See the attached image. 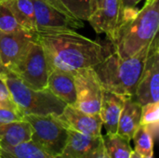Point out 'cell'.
<instances>
[{
  "instance_id": "cell-29",
  "label": "cell",
  "mask_w": 159,
  "mask_h": 158,
  "mask_svg": "<svg viewBox=\"0 0 159 158\" xmlns=\"http://www.w3.org/2000/svg\"><path fill=\"white\" fill-rule=\"evenodd\" d=\"M103 1L104 0H92V2H93V12L102 7Z\"/></svg>"
},
{
  "instance_id": "cell-14",
  "label": "cell",
  "mask_w": 159,
  "mask_h": 158,
  "mask_svg": "<svg viewBox=\"0 0 159 158\" xmlns=\"http://www.w3.org/2000/svg\"><path fill=\"white\" fill-rule=\"evenodd\" d=\"M47 88L65 104L75 105L76 91L73 72L51 68L48 77Z\"/></svg>"
},
{
  "instance_id": "cell-2",
  "label": "cell",
  "mask_w": 159,
  "mask_h": 158,
  "mask_svg": "<svg viewBox=\"0 0 159 158\" xmlns=\"http://www.w3.org/2000/svg\"><path fill=\"white\" fill-rule=\"evenodd\" d=\"M159 0H147L140 9L121 14L114 41L116 52L121 58L130 57L148 46L157 35Z\"/></svg>"
},
{
  "instance_id": "cell-25",
  "label": "cell",
  "mask_w": 159,
  "mask_h": 158,
  "mask_svg": "<svg viewBox=\"0 0 159 158\" xmlns=\"http://www.w3.org/2000/svg\"><path fill=\"white\" fill-rule=\"evenodd\" d=\"M5 75L0 74V107L10 109V110L20 113L17 108V105L15 104V102L11 97L10 91H9L8 87L6 82Z\"/></svg>"
},
{
  "instance_id": "cell-31",
  "label": "cell",
  "mask_w": 159,
  "mask_h": 158,
  "mask_svg": "<svg viewBox=\"0 0 159 158\" xmlns=\"http://www.w3.org/2000/svg\"><path fill=\"white\" fill-rule=\"evenodd\" d=\"M130 158H143V156H141L138 153H136L135 151H132V154H131V156Z\"/></svg>"
},
{
  "instance_id": "cell-1",
  "label": "cell",
  "mask_w": 159,
  "mask_h": 158,
  "mask_svg": "<svg viewBox=\"0 0 159 158\" xmlns=\"http://www.w3.org/2000/svg\"><path fill=\"white\" fill-rule=\"evenodd\" d=\"M48 62L51 68L73 72L93 68L108 54L104 47L73 29L37 33Z\"/></svg>"
},
{
  "instance_id": "cell-21",
  "label": "cell",
  "mask_w": 159,
  "mask_h": 158,
  "mask_svg": "<svg viewBox=\"0 0 159 158\" xmlns=\"http://www.w3.org/2000/svg\"><path fill=\"white\" fill-rule=\"evenodd\" d=\"M132 141L134 142V150L143 158L154 156L155 141L147 129L143 125H140L135 131Z\"/></svg>"
},
{
  "instance_id": "cell-9",
  "label": "cell",
  "mask_w": 159,
  "mask_h": 158,
  "mask_svg": "<svg viewBox=\"0 0 159 158\" xmlns=\"http://www.w3.org/2000/svg\"><path fill=\"white\" fill-rule=\"evenodd\" d=\"M134 99L143 106L159 102V45L157 35L152 40Z\"/></svg>"
},
{
  "instance_id": "cell-32",
  "label": "cell",
  "mask_w": 159,
  "mask_h": 158,
  "mask_svg": "<svg viewBox=\"0 0 159 158\" xmlns=\"http://www.w3.org/2000/svg\"><path fill=\"white\" fill-rule=\"evenodd\" d=\"M145 158H155V157H154V156H148V157H145Z\"/></svg>"
},
{
  "instance_id": "cell-27",
  "label": "cell",
  "mask_w": 159,
  "mask_h": 158,
  "mask_svg": "<svg viewBox=\"0 0 159 158\" xmlns=\"http://www.w3.org/2000/svg\"><path fill=\"white\" fill-rule=\"evenodd\" d=\"M143 0H120L121 4V14L136 9V6ZM120 14V16H121Z\"/></svg>"
},
{
  "instance_id": "cell-20",
  "label": "cell",
  "mask_w": 159,
  "mask_h": 158,
  "mask_svg": "<svg viewBox=\"0 0 159 158\" xmlns=\"http://www.w3.org/2000/svg\"><path fill=\"white\" fill-rule=\"evenodd\" d=\"M102 142L108 158H130L133 149L130 142L122 136L116 134L102 135Z\"/></svg>"
},
{
  "instance_id": "cell-23",
  "label": "cell",
  "mask_w": 159,
  "mask_h": 158,
  "mask_svg": "<svg viewBox=\"0 0 159 158\" xmlns=\"http://www.w3.org/2000/svg\"><path fill=\"white\" fill-rule=\"evenodd\" d=\"M23 29L17 20L15 19L13 13L11 12L9 7L7 6L6 0L0 1V31L3 33H17L21 32Z\"/></svg>"
},
{
  "instance_id": "cell-33",
  "label": "cell",
  "mask_w": 159,
  "mask_h": 158,
  "mask_svg": "<svg viewBox=\"0 0 159 158\" xmlns=\"http://www.w3.org/2000/svg\"><path fill=\"white\" fill-rule=\"evenodd\" d=\"M0 1H1V0H0Z\"/></svg>"
},
{
  "instance_id": "cell-30",
  "label": "cell",
  "mask_w": 159,
  "mask_h": 158,
  "mask_svg": "<svg viewBox=\"0 0 159 158\" xmlns=\"http://www.w3.org/2000/svg\"><path fill=\"white\" fill-rule=\"evenodd\" d=\"M9 71L3 65V63H2V61H1V57H0V74H7V73H8Z\"/></svg>"
},
{
  "instance_id": "cell-13",
  "label": "cell",
  "mask_w": 159,
  "mask_h": 158,
  "mask_svg": "<svg viewBox=\"0 0 159 158\" xmlns=\"http://www.w3.org/2000/svg\"><path fill=\"white\" fill-rule=\"evenodd\" d=\"M68 130L67 142L59 156L61 158H95L102 146V135L93 137Z\"/></svg>"
},
{
  "instance_id": "cell-12",
  "label": "cell",
  "mask_w": 159,
  "mask_h": 158,
  "mask_svg": "<svg viewBox=\"0 0 159 158\" xmlns=\"http://www.w3.org/2000/svg\"><path fill=\"white\" fill-rule=\"evenodd\" d=\"M121 14L120 0H104L88 20L97 34H104L113 42Z\"/></svg>"
},
{
  "instance_id": "cell-4",
  "label": "cell",
  "mask_w": 159,
  "mask_h": 158,
  "mask_svg": "<svg viewBox=\"0 0 159 158\" xmlns=\"http://www.w3.org/2000/svg\"><path fill=\"white\" fill-rule=\"evenodd\" d=\"M5 78L11 97L22 116L28 115H60L67 105L48 88L37 90L29 88L11 72H8Z\"/></svg>"
},
{
  "instance_id": "cell-10",
  "label": "cell",
  "mask_w": 159,
  "mask_h": 158,
  "mask_svg": "<svg viewBox=\"0 0 159 158\" xmlns=\"http://www.w3.org/2000/svg\"><path fill=\"white\" fill-rule=\"evenodd\" d=\"M37 39L36 32L23 30L17 33L0 31V57L3 65L9 71L22 56L28 45Z\"/></svg>"
},
{
  "instance_id": "cell-6",
  "label": "cell",
  "mask_w": 159,
  "mask_h": 158,
  "mask_svg": "<svg viewBox=\"0 0 159 158\" xmlns=\"http://www.w3.org/2000/svg\"><path fill=\"white\" fill-rule=\"evenodd\" d=\"M32 128L31 142L51 155L59 156L67 142L69 130L58 115H24Z\"/></svg>"
},
{
  "instance_id": "cell-17",
  "label": "cell",
  "mask_w": 159,
  "mask_h": 158,
  "mask_svg": "<svg viewBox=\"0 0 159 158\" xmlns=\"http://www.w3.org/2000/svg\"><path fill=\"white\" fill-rule=\"evenodd\" d=\"M32 128L24 119L0 126V150L13 148L31 141Z\"/></svg>"
},
{
  "instance_id": "cell-5",
  "label": "cell",
  "mask_w": 159,
  "mask_h": 158,
  "mask_svg": "<svg viewBox=\"0 0 159 158\" xmlns=\"http://www.w3.org/2000/svg\"><path fill=\"white\" fill-rule=\"evenodd\" d=\"M50 66L38 38L32 41L22 56L9 70L31 88L41 90L48 88Z\"/></svg>"
},
{
  "instance_id": "cell-18",
  "label": "cell",
  "mask_w": 159,
  "mask_h": 158,
  "mask_svg": "<svg viewBox=\"0 0 159 158\" xmlns=\"http://www.w3.org/2000/svg\"><path fill=\"white\" fill-rule=\"evenodd\" d=\"M19 24L25 30L36 32L33 0H6Z\"/></svg>"
},
{
  "instance_id": "cell-19",
  "label": "cell",
  "mask_w": 159,
  "mask_h": 158,
  "mask_svg": "<svg viewBox=\"0 0 159 158\" xmlns=\"http://www.w3.org/2000/svg\"><path fill=\"white\" fill-rule=\"evenodd\" d=\"M0 158H61L34 144L33 142H23L13 148L0 150Z\"/></svg>"
},
{
  "instance_id": "cell-3",
  "label": "cell",
  "mask_w": 159,
  "mask_h": 158,
  "mask_svg": "<svg viewBox=\"0 0 159 158\" xmlns=\"http://www.w3.org/2000/svg\"><path fill=\"white\" fill-rule=\"evenodd\" d=\"M151 43L136 54L121 58L116 51L108 54L93 67L104 90L123 95L134 96L141 78Z\"/></svg>"
},
{
  "instance_id": "cell-7",
  "label": "cell",
  "mask_w": 159,
  "mask_h": 158,
  "mask_svg": "<svg viewBox=\"0 0 159 158\" xmlns=\"http://www.w3.org/2000/svg\"><path fill=\"white\" fill-rule=\"evenodd\" d=\"M36 33L57 32L84 27L61 0H33Z\"/></svg>"
},
{
  "instance_id": "cell-28",
  "label": "cell",
  "mask_w": 159,
  "mask_h": 158,
  "mask_svg": "<svg viewBox=\"0 0 159 158\" xmlns=\"http://www.w3.org/2000/svg\"><path fill=\"white\" fill-rule=\"evenodd\" d=\"M95 158H108V156H106L105 154V151H104V147H103V142H102V146L101 147V149L99 150L97 156H95Z\"/></svg>"
},
{
  "instance_id": "cell-11",
  "label": "cell",
  "mask_w": 159,
  "mask_h": 158,
  "mask_svg": "<svg viewBox=\"0 0 159 158\" xmlns=\"http://www.w3.org/2000/svg\"><path fill=\"white\" fill-rule=\"evenodd\" d=\"M58 117L70 130L93 137L102 135V122L99 115H89L80 111L74 105L67 104Z\"/></svg>"
},
{
  "instance_id": "cell-22",
  "label": "cell",
  "mask_w": 159,
  "mask_h": 158,
  "mask_svg": "<svg viewBox=\"0 0 159 158\" xmlns=\"http://www.w3.org/2000/svg\"><path fill=\"white\" fill-rule=\"evenodd\" d=\"M65 7L77 19L89 20L93 13L92 0H61Z\"/></svg>"
},
{
  "instance_id": "cell-24",
  "label": "cell",
  "mask_w": 159,
  "mask_h": 158,
  "mask_svg": "<svg viewBox=\"0 0 159 158\" xmlns=\"http://www.w3.org/2000/svg\"><path fill=\"white\" fill-rule=\"evenodd\" d=\"M159 122V102H150L142 106L141 125H149Z\"/></svg>"
},
{
  "instance_id": "cell-26",
  "label": "cell",
  "mask_w": 159,
  "mask_h": 158,
  "mask_svg": "<svg viewBox=\"0 0 159 158\" xmlns=\"http://www.w3.org/2000/svg\"><path fill=\"white\" fill-rule=\"evenodd\" d=\"M22 119L23 116L20 113L10 109L0 107V126L15 121H20Z\"/></svg>"
},
{
  "instance_id": "cell-15",
  "label": "cell",
  "mask_w": 159,
  "mask_h": 158,
  "mask_svg": "<svg viewBox=\"0 0 159 158\" xmlns=\"http://www.w3.org/2000/svg\"><path fill=\"white\" fill-rule=\"evenodd\" d=\"M126 97L128 96L103 90L99 115L102 126L105 128L106 134H116L117 132L118 120Z\"/></svg>"
},
{
  "instance_id": "cell-8",
  "label": "cell",
  "mask_w": 159,
  "mask_h": 158,
  "mask_svg": "<svg viewBox=\"0 0 159 158\" xmlns=\"http://www.w3.org/2000/svg\"><path fill=\"white\" fill-rule=\"evenodd\" d=\"M76 99L75 107L89 115H99L103 88L93 68L73 71Z\"/></svg>"
},
{
  "instance_id": "cell-16",
  "label": "cell",
  "mask_w": 159,
  "mask_h": 158,
  "mask_svg": "<svg viewBox=\"0 0 159 158\" xmlns=\"http://www.w3.org/2000/svg\"><path fill=\"white\" fill-rule=\"evenodd\" d=\"M141 115L142 105L133 96L126 97L119 116L116 133L129 142H131L135 131L141 125Z\"/></svg>"
}]
</instances>
